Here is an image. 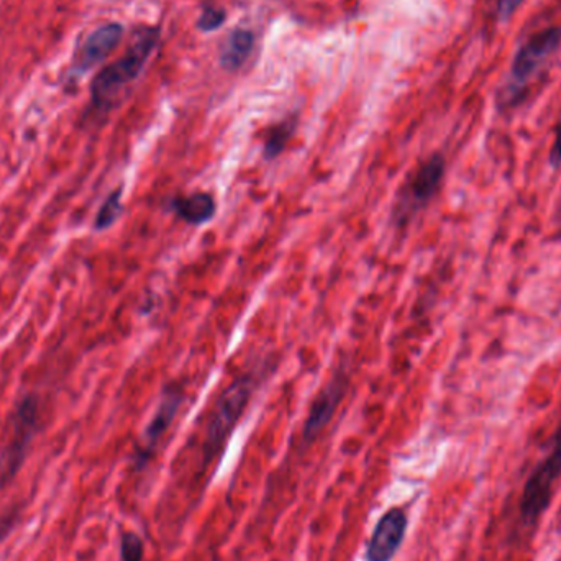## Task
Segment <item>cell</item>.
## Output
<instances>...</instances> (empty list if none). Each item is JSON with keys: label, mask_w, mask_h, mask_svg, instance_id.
<instances>
[{"label": "cell", "mask_w": 561, "mask_h": 561, "mask_svg": "<svg viewBox=\"0 0 561 561\" xmlns=\"http://www.w3.org/2000/svg\"><path fill=\"white\" fill-rule=\"evenodd\" d=\"M265 366H253L249 371L240 373L217 398L209 419H207L206 431L203 442V468L209 467L214 460H219L220 455L226 450L227 440L237 424L242 419L243 412L249 408L253 394L263 382L266 371Z\"/></svg>", "instance_id": "6da1fadb"}, {"label": "cell", "mask_w": 561, "mask_h": 561, "mask_svg": "<svg viewBox=\"0 0 561 561\" xmlns=\"http://www.w3.org/2000/svg\"><path fill=\"white\" fill-rule=\"evenodd\" d=\"M561 46V26L552 25L530 35L517 49L506 84L501 88L497 102L503 111L523 104L537 76L549 65Z\"/></svg>", "instance_id": "7a4b0ae2"}, {"label": "cell", "mask_w": 561, "mask_h": 561, "mask_svg": "<svg viewBox=\"0 0 561 561\" xmlns=\"http://www.w3.org/2000/svg\"><path fill=\"white\" fill-rule=\"evenodd\" d=\"M160 39V28L147 26L135 35L128 51L114 65L107 66L95 76L92 82V107L99 112H108L121 98L122 92L141 75L151 53Z\"/></svg>", "instance_id": "3957f363"}, {"label": "cell", "mask_w": 561, "mask_h": 561, "mask_svg": "<svg viewBox=\"0 0 561 561\" xmlns=\"http://www.w3.org/2000/svg\"><path fill=\"white\" fill-rule=\"evenodd\" d=\"M445 176V158L432 154L399 190L392 206L391 220L396 229H405L421 210L437 196Z\"/></svg>", "instance_id": "277c9868"}, {"label": "cell", "mask_w": 561, "mask_h": 561, "mask_svg": "<svg viewBox=\"0 0 561 561\" xmlns=\"http://www.w3.org/2000/svg\"><path fill=\"white\" fill-rule=\"evenodd\" d=\"M561 477V427L553 435L552 450L537 465L524 486L519 514L526 526H534L552 501L553 490Z\"/></svg>", "instance_id": "5b68a950"}, {"label": "cell", "mask_w": 561, "mask_h": 561, "mask_svg": "<svg viewBox=\"0 0 561 561\" xmlns=\"http://www.w3.org/2000/svg\"><path fill=\"white\" fill-rule=\"evenodd\" d=\"M36 428L38 405L33 398L23 399L13 415L12 437L0 451V488H5L19 473Z\"/></svg>", "instance_id": "8992f818"}, {"label": "cell", "mask_w": 561, "mask_h": 561, "mask_svg": "<svg viewBox=\"0 0 561 561\" xmlns=\"http://www.w3.org/2000/svg\"><path fill=\"white\" fill-rule=\"evenodd\" d=\"M348 389V375L346 371H336L330 381L320 389L313 399L302 427V445H310L325 431L327 425L335 415L336 409L342 404Z\"/></svg>", "instance_id": "52a82bcc"}, {"label": "cell", "mask_w": 561, "mask_h": 561, "mask_svg": "<svg viewBox=\"0 0 561 561\" xmlns=\"http://www.w3.org/2000/svg\"><path fill=\"white\" fill-rule=\"evenodd\" d=\"M183 401L184 392L180 386L170 385L164 388L160 404H158L150 424L145 428L144 437H141L140 445H138L137 463L140 467L147 465L148 460L153 457L161 438L167 435V432L173 425Z\"/></svg>", "instance_id": "ba28073f"}, {"label": "cell", "mask_w": 561, "mask_h": 561, "mask_svg": "<svg viewBox=\"0 0 561 561\" xmlns=\"http://www.w3.org/2000/svg\"><path fill=\"white\" fill-rule=\"evenodd\" d=\"M408 527V514L401 507H391L388 513L382 514L366 546V561L394 560L404 543Z\"/></svg>", "instance_id": "9c48e42d"}, {"label": "cell", "mask_w": 561, "mask_h": 561, "mask_svg": "<svg viewBox=\"0 0 561 561\" xmlns=\"http://www.w3.org/2000/svg\"><path fill=\"white\" fill-rule=\"evenodd\" d=\"M122 35H124V28L118 23H108V25L101 26V28L92 32L76 53L72 72L84 75L89 69L104 61L117 48Z\"/></svg>", "instance_id": "30bf717a"}, {"label": "cell", "mask_w": 561, "mask_h": 561, "mask_svg": "<svg viewBox=\"0 0 561 561\" xmlns=\"http://www.w3.org/2000/svg\"><path fill=\"white\" fill-rule=\"evenodd\" d=\"M171 209L176 214L178 219L190 226L197 227L210 222L216 216L217 204L213 194L193 193L190 196L174 197L171 201Z\"/></svg>", "instance_id": "8fae6325"}, {"label": "cell", "mask_w": 561, "mask_h": 561, "mask_svg": "<svg viewBox=\"0 0 561 561\" xmlns=\"http://www.w3.org/2000/svg\"><path fill=\"white\" fill-rule=\"evenodd\" d=\"M253 45H255V35L250 30L239 28L232 32L220 56L222 68L226 71H237L242 68L243 62L252 55Z\"/></svg>", "instance_id": "7c38bea8"}, {"label": "cell", "mask_w": 561, "mask_h": 561, "mask_svg": "<svg viewBox=\"0 0 561 561\" xmlns=\"http://www.w3.org/2000/svg\"><path fill=\"white\" fill-rule=\"evenodd\" d=\"M297 117L290 115V117L284 118L278 124L273 125L266 130L265 144H263V157L265 160L272 161L278 158L284 150H286L287 144H289L293 135L296 134Z\"/></svg>", "instance_id": "4fadbf2b"}, {"label": "cell", "mask_w": 561, "mask_h": 561, "mask_svg": "<svg viewBox=\"0 0 561 561\" xmlns=\"http://www.w3.org/2000/svg\"><path fill=\"white\" fill-rule=\"evenodd\" d=\"M122 210H124V207H122V190H117L105 199V203L99 209L95 229L104 230L111 227L121 217Z\"/></svg>", "instance_id": "5bb4252c"}, {"label": "cell", "mask_w": 561, "mask_h": 561, "mask_svg": "<svg viewBox=\"0 0 561 561\" xmlns=\"http://www.w3.org/2000/svg\"><path fill=\"white\" fill-rule=\"evenodd\" d=\"M144 540L138 534L124 533L121 539L122 561H144Z\"/></svg>", "instance_id": "9a60e30c"}, {"label": "cell", "mask_w": 561, "mask_h": 561, "mask_svg": "<svg viewBox=\"0 0 561 561\" xmlns=\"http://www.w3.org/2000/svg\"><path fill=\"white\" fill-rule=\"evenodd\" d=\"M227 15L222 9H216V7H207L204 9L203 15L197 20V28L204 33L216 32L217 28L224 25Z\"/></svg>", "instance_id": "2e32d148"}, {"label": "cell", "mask_w": 561, "mask_h": 561, "mask_svg": "<svg viewBox=\"0 0 561 561\" xmlns=\"http://www.w3.org/2000/svg\"><path fill=\"white\" fill-rule=\"evenodd\" d=\"M526 0H497L496 15L500 23L510 22Z\"/></svg>", "instance_id": "e0dca14e"}, {"label": "cell", "mask_w": 561, "mask_h": 561, "mask_svg": "<svg viewBox=\"0 0 561 561\" xmlns=\"http://www.w3.org/2000/svg\"><path fill=\"white\" fill-rule=\"evenodd\" d=\"M550 164L553 168L561 167V115L559 124L556 127V140H553L552 151H550Z\"/></svg>", "instance_id": "ac0fdd59"}]
</instances>
